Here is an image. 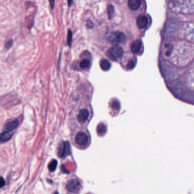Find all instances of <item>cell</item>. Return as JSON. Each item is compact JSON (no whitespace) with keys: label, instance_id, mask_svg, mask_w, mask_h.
Here are the masks:
<instances>
[{"label":"cell","instance_id":"obj_23","mask_svg":"<svg viewBox=\"0 0 194 194\" xmlns=\"http://www.w3.org/2000/svg\"><path fill=\"white\" fill-rule=\"evenodd\" d=\"M73 3V0H68V4L69 6H71Z\"/></svg>","mask_w":194,"mask_h":194},{"label":"cell","instance_id":"obj_6","mask_svg":"<svg viewBox=\"0 0 194 194\" xmlns=\"http://www.w3.org/2000/svg\"><path fill=\"white\" fill-rule=\"evenodd\" d=\"M90 112L87 109H82L79 111L78 115V120L79 122L84 123L89 118Z\"/></svg>","mask_w":194,"mask_h":194},{"label":"cell","instance_id":"obj_7","mask_svg":"<svg viewBox=\"0 0 194 194\" xmlns=\"http://www.w3.org/2000/svg\"><path fill=\"white\" fill-rule=\"evenodd\" d=\"M137 25L139 29H144L146 28L148 25L147 17L144 15H140L137 19Z\"/></svg>","mask_w":194,"mask_h":194},{"label":"cell","instance_id":"obj_16","mask_svg":"<svg viewBox=\"0 0 194 194\" xmlns=\"http://www.w3.org/2000/svg\"><path fill=\"white\" fill-rule=\"evenodd\" d=\"M115 7L112 5H109L108 6V17L111 19L113 17V15L115 14Z\"/></svg>","mask_w":194,"mask_h":194},{"label":"cell","instance_id":"obj_11","mask_svg":"<svg viewBox=\"0 0 194 194\" xmlns=\"http://www.w3.org/2000/svg\"><path fill=\"white\" fill-rule=\"evenodd\" d=\"M13 133L11 132L6 130L0 134V142H5L7 141L10 140L12 137Z\"/></svg>","mask_w":194,"mask_h":194},{"label":"cell","instance_id":"obj_17","mask_svg":"<svg viewBox=\"0 0 194 194\" xmlns=\"http://www.w3.org/2000/svg\"><path fill=\"white\" fill-rule=\"evenodd\" d=\"M72 42V32L69 30H68V35H67V42L69 46H71Z\"/></svg>","mask_w":194,"mask_h":194},{"label":"cell","instance_id":"obj_22","mask_svg":"<svg viewBox=\"0 0 194 194\" xmlns=\"http://www.w3.org/2000/svg\"><path fill=\"white\" fill-rule=\"evenodd\" d=\"M91 25L94 26V24H93V23H92V22L91 21H88V22H87V26H88V27H90V28L92 27L91 26Z\"/></svg>","mask_w":194,"mask_h":194},{"label":"cell","instance_id":"obj_4","mask_svg":"<svg viewBox=\"0 0 194 194\" xmlns=\"http://www.w3.org/2000/svg\"><path fill=\"white\" fill-rule=\"evenodd\" d=\"M75 142L80 146H85L89 142V137L83 132H79L75 137Z\"/></svg>","mask_w":194,"mask_h":194},{"label":"cell","instance_id":"obj_20","mask_svg":"<svg viewBox=\"0 0 194 194\" xmlns=\"http://www.w3.org/2000/svg\"><path fill=\"white\" fill-rule=\"evenodd\" d=\"M134 65L135 63L133 61H130L128 64V68H129V69H132L134 67Z\"/></svg>","mask_w":194,"mask_h":194},{"label":"cell","instance_id":"obj_1","mask_svg":"<svg viewBox=\"0 0 194 194\" xmlns=\"http://www.w3.org/2000/svg\"><path fill=\"white\" fill-rule=\"evenodd\" d=\"M108 40L114 45L124 43L126 41V36L122 32H112L108 36Z\"/></svg>","mask_w":194,"mask_h":194},{"label":"cell","instance_id":"obj_18","mask_svg":"<svg viewBox=\"0 0 194 194\" xmlns=\"http://www.w3.org/2000/svg\"><path fill=\"white\" fill-rule=\"evenodd\" d=\"M13 42L12 40H9L7 43L5 44V48H7V49H9L11 47V46L13 45Z\"/></svg>","mask_w":194,"mask_h":194},{"label":"cell","instance_id":"obj_21","mask_svg":"<svg viewBox=\"0 0 194 194\" xmlns=\"http://www.w3.org/2000/svg\"><path fill=\"white\" fill-rule=\"evenodd\" d=\"M55 0H48L51 8L52 9H54V5H55Z\"/></svg>","mask_w":194,"mask_h":194},{"label":"cell","instance_id":"obj_3","mask_svg":"<svg viewBox=\"0 0 194 194\" xmlns=\"http://www.w3.org/2000/svg\"><path fill=\"white\" fill-rule=\"evenodd\" d=\"M71 154V146L68 141L63 142L60 146L58 155L61 158H65Z\"/></svg>","mask_w":194,"mask_h":194},{"label":"cell","instance_id":"obj_9","mask_svg":"<svg viewBox=\"0 0 194 194\" xmlns=\"http://www.w3.org/2000/svg\"><path fill=\"white\" fill-rule=\"evenodd\" d=\"M142 0H129L128 6L132 11H137L141 6Z\"/></svg>","mask_w":194,"mask_h":194},{"label":"cell","instance_id":"obj_19","mask_svg":"<svg viewBox=\"0 0 194 194\" xmlns=\"http://www.w3.org/2000/svg\"><path fill=\"white\" fill-rule=\"evenodd\" d=\"M5 185V181L2 177H0V188L4 187Z\"/></svg>","mask_w":194,"mask_h":194},{"label":"cell","instance_id":"obj_12","mask_svg":"<svg viewBox=\"0 0 194 194\" xmlns=\"http://www.w3.org/2000/svg\"><path fill=\"white\" fill-rule=\"evenodd\" d=\"M100 66L103 71H107L111 67V64L107 59H103L100 61Z\"/></svg>","mask_w":194,"mask_h":194},{"label":"cell","instance_id":"obj_5","mask_svg":"<svg viewBox=\"0 0 194 194\" xmlns=\"http://www.w3.org/2000/svg\"><path fill=\"white\" fill-rule=\"evenodd\" d=\"M66 188L70 192L76 193L78 192L80 190L81 184L78 180H71L67 184Z\"/></svg>","mask_w":194,"mask_h":194},{"label":"cell","instance_id":"obj_10","mask_svg":"<svg viewBox=\"0 0 194 194\" xmlns=\"http://www.w3.org/2000/svg\"><path fill=\"white\" fill-rule=\"evenodd\" d=\"M19 125V120L18 119H15L11 122H8L5 125V129L7 131L12 132Z\"/></svg>","mask_w":194,"mask_h":194},{"label":"cell","instance_id":"obj_15","mask_svg":"<svg viewBox=\"0 0 194 194\" xmlns=\"http://www.w3.org/2000/svg\"><path fill=\"white\" fill-rule=\"evenodd\" d=\"M58 165V162L57 160H53L48 165V169L51 172H54V171L57 169V167Z\"/></svg>","mask_w":194,"mask_h":194},{"label":"cell","instance_id":"obj_2","mask_svg":"<svg viewBox=\"0 0 194 194\" xmlns=\"http://www.w3.org/2000/svg\"><path fill=\"white\" fill-rule=\"evenodd\" d=\"M124 50L122 47L117 45L111 47L108 51V56L113 60H117L122 57Z\"/></svg>","mask_w":194,"mask_h":194},{"label":"cell","instance_id":"obj_13","mask_svg":"<svg viewBox=\"0 0 194 194\" xmlns=\"http://www.w3.org/2000/svg\"><path fill=\"white\" fill-rule=\"evenodd\" d=\"M91 66V62L88 59H85L80 63V67L82 69L89 68Z\"/></svg>","mask_w":194,"mask_h":194},{"label":"cell","instance_id":"obj_14","mask_svg":"<svg viewBox=\"0 0 194 194\" xmlns=\"http://www.w3.org/2000/svg\"><path fill=\"white\" fill-rule=\"evenodd\" d=\"M97 133L99 135H103V134H104L106 132L107 128L105 125H104L103 124H100L97 126Z\"/></svg>","mask_w":194,"mask_h":194},{"label":"cell","instance_id":"obj_8","mask_svg":"<svg viewBox=\"0 0 194 194\" xmlns=\"http://www.w3.org/2000/svg\"><path fill=\"white\" fill-rule=\"evenodd\" d=\"M142 47V42L140 40H136L131 44V50L134 54H138Z\"/></svg>","mask_w":194,"mask_h":194}]
</instances>
